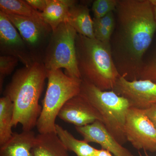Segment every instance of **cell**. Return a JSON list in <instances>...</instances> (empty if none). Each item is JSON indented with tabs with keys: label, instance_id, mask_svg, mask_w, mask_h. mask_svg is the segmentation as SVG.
<instances>
[{
	"label": "cell",
	"instance_id": "6da1fadb",
	"mask_svg": "<svg viewBox=\"0 0 156 156\" xmlns=\"http://www.w3.org/2000/svg\"><path fill=\"white\" fill-rule=\"evenodd\" d=\"M47 78L44 64L38 61L14 74L4 92L14 104L13 127L20 124L23 131H30L36 126L42 109L39 100Z\"/></svg>",
	"mask_w": 156,
	"mask_h": 156
},
{
	"label": "cell",
	"instance_id": "7a4b0ae2",
	"mask_svg": "<svg viewBox=\"0 0 156 156\" xmlns=\"http://www.w3.org/2000/svg\"><path fill=\"white\" fill-rule=\"evenodd\" d=\"M116 9L127 49L134 58L141 59L156 30L153 6L150 0H121Z\"/></svg>",
	"mask_w": 156,
	"mask_h": 156
},
{
	"label": "cell",
	"instance_id": "3957f363",
	"mask_svg": "<svg viewBox=\"0 0 156 156\" xmlns=\"http://www.w3.org/2000/svg\"><path fill=\"white\" fill-rule=\"evenodd\" d=\"M76 47L81 79L102 91L113 90L121 75L112 58L110 44L77 34Z\"/></svg>",
	"mask_w": 156,
	"mask_h": 156
},
{
	"label": "cell",
	"instance_id": "277c9868",
	"mask_svg": "<svg viewBox=\"0 0 156 156\" xmlns=\"http://www.w3.org/2000/svg\"><path fill=\"white\" fill-rule=\"evenodd\" d=\"M47 78L48 88L36 126L39 134L56 133V118L65 104L80 94L82 81L60 69L48 70Z\"/></svg>",
	"mask_w": 156,
	"mask_h": 156
},
{
	"label": "cell",
	"instance_id": "5b68a950",
	"mask_svg": "<svg viewBox=\"0 0 156 156\" xmlns=\"http://www.w3.org/2000/svg\"><path fill=\"white\" fill-rule=\"evenodd\" d=\"M82 80L79 94L99 112L105 126L123 145L127 142L125 125L127 114L131 107L128 100L113 90L102 91L89 82Z\"/></svg>",
	"mask_w": 156,
	"mask_h": 156
},
{
	"label": "cell",
	"instance_id": "8992f818",
	"mask_svg": "<svg viewBox=\"0 0 156 156\" xmlns=\"http://www.w3.org/2000/svg\"><path fill=\"white\" fill-rule=\"evenodd\" d=\"M77 35L67 22L62 23L53 32L44 63L47 70L64 68L67 75L81 79L76 51Z\"/></svg>",
	"mask_w": 156,
	"mask_h": 156
},
{
	"label": "cell",
	"instance_id": "52a82bcc",
	"mask_svg": "<svg viewBox=\"0 0 156 156\" xmlns=\"http://www.w3.org/2000/svg\"><path fill=\"white\" fill-rule=\"evenodd\" d=\"M127 141L137 150L156 152V129L143 110L130 107L126 117Z\"/></svg>",
	"mask_w": 156,
	"mask_h": 156
},
{
	"label": "cell",
	"instance_id": "ba28073f",
	"mask_svg": "<svg viewBox=\"0 0 156 156\" xmlns=\"http://www.w3.org/2000/svg\"><path fill=\"white\" fill-rule=\"evenodd\" d=\"M113 91L127 99L131 107L145 110L156 105V84L148 80L129 81L121 76Z\"/></svg>",
	"mask_w": 156,
	"mask_h": 156
},
{
	"label": "cell",
	"instance_id": "9c48e42d",
	"mask_svg": "<svg viewBox=\"0 0 156 156\" xmlns=\"http://www.w3.org/2000/svg\"><path fill=\"white\" fill-rule=\"evenodd\" d=\"M58 117L65 122L81 127L96 121L103 122L99 112L80 94L68 101L60 110Z\"/></svg>",
	"mask_w": 156,
	"mask_h": 156
},
{
	"label": "cell",
	"instance_id": "30bf717a",
	"mask_svg": "<svg viewBox=\"0 0 156 156\" xmlns=\"http://www.w3.org/2000/svg\"><path fill=\"white\" fill-rule=\"evenodd\" d=\"M76 131L88 143H95L101 149L114 156H134L128 149L120 144L108 131L102 122L96 121L87 126L75 127Z\"/></svg>",
	"mask_w": 156,
	"mask_h": 156
},
{
	"label": "cell",
	"instance_id": "8fae6325",
	"mask_svg": "<svg viewBox=\"0 0 156 156\" xmlns=\"http://www.w3.org/2000/svg\"><path fill=\"white\" fill-rule=\"evenodd\" d=\"M0 41L1 49L9 53L8 55L16 56L26 64L25 66L32 62L28 61L19 50L24 46V41L17 32L16 27L7 15L0 11Z\"/></svg>",
	"mask_w": 156,
	"mask_h": 156
},
{
	"label": "cell",
	"instance_id": "7c38bea8",
	"mask_svg": "<svg viewBox=\"0 0 156 156\" xmlns=\"http://www.w3.org/2000/svg\"><path fill=\"white\" fill-rule=\"evenodd\" d=\"M6 14L19 31L23 41L30 46L37 45L43 38L44 33L52 30L48 24L31 18L14 14Z\"/></svg>",
	"mask_w": 156,
	"mask_h": 156
},
{
	"label": "cell",
	"instance_id": "4fadbf2b",
	"mask_svg": "<svg viewBox=\"0 0 156 156\" xmlns=\"http://www.w3.org/2000/svg\"><path fill=\"white\" fill-rule=\"evenodd\" d=\"M35 137L32 131L14 133L9 141L0 146V156H32Z\"/></svg>",
	"mask_w": 156,
	"mask_h": 156
},
{
	"label": "cell",
	"instance_id": "5bb4252c",
	"mask_svg": "<svg viewBox=\"0 0 156 156\" xmlns=\"http://www.w3.org/2000/svg\"><path fill=\"white\" fill-rule=\"evenodd\" d=\"M32 156H69L56 133L39 134L32 149Z\"/></svg>",
	"mask_w": 156,
	"mask_h": 156
},
{
	"label": "cell",
	"instance_id": "9a60e30c",
	"mask_svg": "<svg viewBox=\"0 0 156 156\" xmlns=\"http://www.w3.org/2000/svg\"><path fill=\"white\" fill-rule=\"evenodd\" d=\"M66 22L72 26L79 34L95 38L93 19L87 6L76 4L73 6L69 9Z\"/></svg>",
	"mask_w": 156,
	"mask_h": 156
},
{
	"label": "cell",
	"instance_id": "2e32d148",
	"mask_svg": "<svg viewBox=\"0 0 156 156\" xmlns=\"http://www.w3.org/2000/svg\"><path fill=\"white\" fill-rule=\"evenodd\" d=\"M76 3L73 0H48L46 9L41 13L42 18L52 32L66 21L70 9Z\"/></svg>",
	"mask_w": 156,
	"mask_h": 156
},
{
	"label": "cell",
	"instance_id": "e0dca14e",
	"mask_svg": "<svg viewBox=\"0 0 156 156\" xmlns=\"http://www.w3.org/2000/svg\"><path fill=\"white\" fill-rule=\"evenodd\" d=\"M56 133L66 149L74 153L77 156H96L97 149L84 140L76 139L58 124L56 125Z\"/></svg>",
	"mask_w": 156,
	"mask_h": 156
},
{
	"label": "cell",
	"instance_id": "ac0fdd59",
	"mask_svg": "<svg viewBox=\"0 0 156 156\" xmlns=\"http://www.w3.org/2000/svg\"><path fill=\"white\" fill-rule=\"evenodd\" d=\"M14 104L11 99L4 96L0 98V146L11 139L14 118Z\"/></svg>",
	"mask_w": 156,
	"mask_h": 156
},
{
	"label": "cell",
	"instance_id": "d6986e66",
	"mask_svg": "<svg viewBox=\"0 0 156 156\" xmlns=\"http://www.w3.org/2000/svg\"><path fill=\"white\" fill-rule=\"evenodd\" d=\"M0 10L5 14L28 17L46 23L42 18L41 13L34 9L26 1L1 0Z\"/></svg>",
	"mask_w": 156,
	"mask_h": 156
},
{
	"label": "cell",
	"instance_id": "ffe728a7",
	"mask_svg": "<svg viewBox=\"0 0 156 156\" xmlns=\"http://www.w3.org/2000/svg\"><path fill=\"white\" fill-rule=\"evenodd\" d=\"M118 0H96L92 4V10L94 18L103 17L116 9Z\"/></svg>",
	"mask_w": 156,
	"mask_h": 156
},
{
	"label": "cell",
	"instance_id": "44dd1931",
	"mask_svg": "<svg viewBox=\"0 0 156 156\" xmlns=\"http://www.w3.org/2000/svg\"><path fill=\"white\" fill-rule=\"evenodd\" d=\"M19 58L12 55H2L0 57V85L2 88L4 78L11 74L18 63Z\"/></svg>",
	"mask_w": 156,
	"mask_h": 156
},
{
	"label": "cell",
	"instance_id": "7402d4cb",
	"mask_svg": "<svg viewBox=\"0 0 156 156\" xmlns=\"http://www.w3.org/2000/svg\"><path fill=\"white\" fill-rule=\"evenodd\" d=\"M139 80H148L156 84V57L140 70Z\"/></svg>",
	"mask_w": 156,
	"mask_h": 156
},
{
	"label": "cell",
	"instance_id": "603a6c76",
	"mask_svg": "<svg viewBox=\"0 0 156 156\" xmlns=\"http://www.w3.org/2000/svg\"><path fill=\"white\" fill-rule=\"evenodd\" d=\"M26 2L34 9L37 11L40 10L42 12L46 9L48 0H27Z\"/></svg>",
	"mask_w": 156,
	"mask_h": 156
},
{
	"label": "cell",
	"instance_id": "cb8c5ba5",
	"mask_svg": "<svg viewBox=\"0 0 156 156\" xmlns=\"http://www.w3.org/2000/svg\"><path fill=\"white\" fill-rule=\"evenodd\" d=\"M143 110L156 129V105Z\"/></svg>",
	"mask_w": 156,
	"mask_h": 156
},
{
	"label": "cell",
	"instance_id": "d4e9b609",
	"mask_svg": "<svg viewBox=\"0 0 156 156\" xmlns=\"http://www.w3.org/2000/svg\"><path fill=\"white\" fill-rule=\"evenodd\" d=\"M96 156H114L108 151L103 149H97L96 151Z\"/></svg>",
	"mask_w": 156,
	"mask_h": 156
},
{
	"label": "cell",
	"instance_id": "484cf974",
	"mask_svg": "<svg viewBox=\"0 0 156 156\" xmlns=\"http://www.w3.org/2000/svg\"><path fill=\"white\" fill-rule=\"evenodd\" d=\"M150 2L154 7H156V0H150Z\"/></svg>",
	"mask_w": 156,
	"mask_h": 156
},
{
	"label": "cell",
	"instance_id": "4316f807",
	"mask_svg": "<svg viewBox=\"0 0 156 156\" xmlns=\"http://www.w3.org/2000/svg\"><path fill=\"white\" fill-rule=\"evenodd\" d=\"M154 14L155 17V19L156 20V7H154Z\"/></svg>",
	"mask_w": 156,
	"mask_h": 156
},
{
	"label": "cell",
	"instance_id": "83f0119b",
	"mask_svg": "<svg viewBox=\"0 0 156 156\" xmlns=\"http://www.w3.org/2000/svg\"><path fill=\"white\" fill-rule=\"evenodd\" d=\"M146 156H149L148 155H147V154H146Z\"/></svg>",
	"mask_w": 156,
	"mask_h": 156
}]
</instances>
